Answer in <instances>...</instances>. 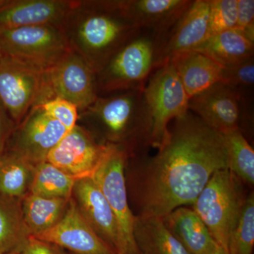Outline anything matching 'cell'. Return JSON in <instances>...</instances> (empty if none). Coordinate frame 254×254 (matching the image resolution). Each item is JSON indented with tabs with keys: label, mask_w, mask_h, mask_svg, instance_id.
Here are the masks:
<instances>
[{
	"label": "cell",
	"mask_w": 254,
	"mask_h": 254,
	"mask_svg": "<svg viewBox=\"0 0 254 254\" xmlns=\"http://www.w3.org/2000/svg\"><path fill=\"white\" fill-rule=\"evenodd\" d=\"M3 55L31 64L46 71L70 49L61 26L44 24L0 33Z\"/></svg>",
	"instance_id": "obj_8"
},
{
	"label": "cell",
	"mask_w": 254,
	"mask_h": 254,
	"mask_svg": "<svg viewBox=\"0 0 254 254\" xmlns=\"http://www.w3.org/2000/svg\"><path fill=\"white\" fill-rule=\"evenodd\" d=\"M67 132L61 124L36 105L15 127L4 150L16 153L36 165L46 161L50 152Z\"/></svg>",
	"instance_id": "obj_12"
},
{
	"label": "cell",
	"mask_w": 254,
	"mask_h": 254,
	"mask_svg": "<svg viewBox=\"0 0 254 254\" xmlns=\"http://www.w3.org/2000/svg\"><path fill=\"white\" fill-rule=\"evenodd\" d=\"M210 0H195L173 27L159 37L157 68L184 52L194 50L208 38Z\"/></svg>",
	"instance_id": "obj_14"
},
{
	"label": "cell",
	"mask_w": 254,
	"mask_h": 254,
	"mask_svg": "<svg viewBox=\"0 0 254 254\" xmlns=\"http://www.w3.org/2000/svg\"><path fill=\"white\" fill-rule=\"evenodd\" d=\"M46 100L55 97L68 100L82 113L96 100V73L74 50H69L45 71Z\"/></svg>",
	"instance_id": "obj_10"
},
{
	"label": "cell",
	"mask_w": 254,
	"mask_h": 254,
	"mask_svg": "<svg viewBox=\"0 0 254 254\" xmlns=\"http://www.w3.org/2000/svg\"><path fill=\"white\" fill-rule=\"evenodd\" d=\"M237 0H210L209 37L235 28Z\"/></svg>",
	"instance_id": "obj_29"
},
{
	"label": "cell",
	"mask_w": 254,
	"mask_h": 254,
	"mask_svg": "<svg viewBox=\"0 0 254 254\" xmlns=\"http://www.w3.org/2000/svg\"><path fill=\"white\" fill-rule=\"evenodd\" d=\"M38 106L50 118L61 124L68 131L77 125L78 110L68 100L55 97L43 102Z\"/></svg>",
	"instance_id": "obj_31"
},
{
	"label": "cell",
	"mask_w": 254,
	"mask_h": 254,
	"mask_svg": "<svg viewBox=\"0 0 254 254\" xmlns=\"http://www.w3.org/2000/svg\"><path fill=\"white\" fill-rule=\"evenodd\" d=\"M133 234L140 254H190L162 218L135 215Z\"/></svg>",
	"instance_id": "obj_22"
},
{
	"label": "cell",
	"mask_w": 254,
	"mask_h": 254,
	"mask_svg": "<svg viewBox=\"0 0 254 254\" xmlns=\"http://www.w3.org/2000/svg\"><path fill=\"white\" fill-rule=\"evenodd\" d=\"M254 245V195L246 198L236 225L229 240L230 254H252Z\"/></svg>",
	"instance_id": "obj_28"
},
{
	"label": "cell",
	"mask_w": 254,
	"mask_h": 254,
	"mask_svg": "<svg viewBox=\"0 0 254 254\" xmlns=\"http://www.w3.org/2000/svg\"><path fill=\"white\" fill-rule=\"evenodd\" d=\"M252 98L218 83L189 100V110L222 134L240 130Z\"/></svg>",
	"instance_id": "obj_11"
},
{
	"label": "cell",
	"mask_w": 254,
	"mask_h": 254,
	"mask_svg": "<svg viewBox=\"0 0 254 254\" xmlns=\"http://www.w3.org/2000/svg\"><path fill=\"white\" fill-rule=\"evenodd\" d=\"M21 200L0 195V254L16 250L30 237L23 221Z\"/></svg>",
	"instance_id": "obj_25"
},
{
	"label": "cell",
	"mask_w": 254,
	"mask_h": 254,
	"mask_svg": "<svg viewBox=\"0 0 254 254\" xmlns=\"http://www.w3.org/2000/svg\"><path fill=\"white\" fill-rule=\"evenodd\" d=\"M45 71L3 55L0 58V100L16 126L46 94Z\"/></svg>",
	"instance_id": "obj_9"
},
{
	"label": "cell",
	"mask_w": 254,
	"mask_h": 254,
	"mask_svg": "<svg viewBox=\"0 0 254 254\" xmlns=\"http://www.w3.org/2000/svg\"><path fill=\"white\" fill-rule=\"evenodd\" d=\"M73 3L68 0H7L0 8V33L37 25L61 26Z\"/></svg>",
	"instance_id": "obj_17"
},
{
	"label": "cell",
	"mask_w": 254,
	"mask_h": 254,
	"mask_svg": "<svg viewBox=\"0 0 254 254\" xmlns=\"http://www.w3.org/2000/svg\"><path fill=\"white\" fill-rule=\"evenodd\" d=\"M220 83L235 88L246 96H251L254 84V58L232 67L223 68Z\"/></svg>",
	"instance_id": "obj_30"
},
{
	"label": "cell",
	"mask_w": 254,
	"mask_h": 254,
	"mask_svg": "<svg viewBox=\"0 0 254 254\" xmlns=\"http://www.w3.org/2000/svg\"><path fill=\"white\" fill-rule=\"evenodd\" d=\"M158 41L154 32L141 30L120 48L96 73L98 94L143 91L157 68Z\"/></svg>",
	"instance_id": "obj_4"
},
{
	"label": "cell",
	"mask_w": 254,
	"mask_h": 254,
	"mask_svg": "<svg viewBox=\"0 0 254 254\" xmlns=\"http://www.w3.org/2000/svg\"><path fill=\"white\" fill-rule=\"evenodd\" d=\"M79 120L99 127L108 144L125 148L128 142L148 144L151 120L143 91L99 95L91 106L78 113Z\"/></svg>",
	"instance_id": "obj_3"
},
{
	"label": "cell",
	"mask_w": 254,
	"mask_h": 254,
	"mask_svg": "<svg viewBox=\"0 0 254 254\" xmlns=\"http://www.w3.org/2000/svg\"><path fill=\"white\" fill-rule=\"evenodd\" d=\"M70 199L46 198L31 193L23 197L21 210L30 236H38L54 227L63 218Z\"/></svg>",
	"instance_id": "obj_23"
},
{
	"label": "cell",
	"mask_w": 254,
	"mask_h": 254,
	"mask_svg": "<svg viewBox=\"0 0 254 254\" xmlns=\"http://www.w3.org/2000/svg\"><path fill=\"white\" fill-rule=\"evenodd\" d=\"M76 179L45 161L35 166L30 193L51 198L70 199Z\"/></svg>",
	"instance_id": "obj_26"
},
{
	"label": "cell",
	"mask_w": 254,
	"mask_h": 254,
	"mask_svg": "<svg viewBox=\"0 0 254 254\" xmlns=\"http://www.w3.org/2000/svg\"><path fill=\"white\" fill-rule=\"evenodd\" d=\"M194 50L229 68L253 58L254 43L240 30L232 28L209 37Z\"/></svg>",
	"instance_id": "obj_21"
},
{
	"label": "cell",
	"mask_w": 254,
	"mask_h": 254,
	"mask_svg": "<svg viewBox=\"0 0 254 254\" xmlns=\"http://www.w3.org/2000/svg\"><path fill=\"white\" fill-rule=\"evenodd\" d=\"M18 254H68L61 247L30 236L16 250Z\"/></svg>",
	"instance_id": "obj_33"
},
{
	"label": "cell",
	"mask_w": 254,
	"mask_h": 254,
	"mask_svg": "<svg viewBox=\"0 0 254 254\" xmlns=\"http://www.w3.org/2000/svg\"><path fill=\"white\" fill-rule=\"evenodd\" d=\"M193 1L189 0H120L132 22L141 30L162 37L185 14Z\"/></svg>",
	"instance_id": "obj_18"
},
{
	"label": "cell",
	"mask_w": 254,
	"mask_h": 254,
	"mask_svg": "<svg viewBox=\"0 0 254 254\" xmlns=\"http://www.w3.org/2000/svg\"><path fill=\"white\" fill-rule=\"evenodd\" d=\"M166 141L141 167L137 183L136 215L163 218L193 205L215 172L227 168L223 134L188 113L168 127Z\"/></svg>",
	"instance_id": "obj_1"
},
{
	"label": "cell",
	"mask_w": 254,
	"mask_h": 254,
	"mask_svg": "<svg viewBox=\"0 0 254 254\" xmlns=\"http://www.w3.org/2000/svg\"><path fill=\"white\" fill-rule=\"evenodd\" d=\"M210 254H230L229 252H227L226 250L222 248V247H220V246H217L215 247V250L213 251Z\"/></svg>",
	"instance_id": "obj_35"
},
{
	"label": "cell",
	"mask_w": 254,
	"mask_h": 254,
	"mask_svg": "<svg viewBox=\"0 0 254 254\" xmlns=\"http://www.w3.org/2000/svg\"><path fill=\"white\" fill-rule=\"evenodd\" d=\"M78 211L93 231L117 254L116 220L108 200L92 177L78 179L71 195Z\"/></svg>",
	"instance_id": "obj_16"
},
{
	"label": "cell",
	"mask_w": 254,
	"mask_h": 254,
	"mask_svg": "<svg viewBox=\"0 0 254 254\" xmlns=\"http://www.w3.org/2000/svg\"><path fill=\"white\" fill-rule=\"evenodd\" d=\"M169 62L190 98L221 82L223 67L195 50L177 54Z\"/></svg>",
	"instance_id": "obj_19"
},
{
	"label": "cell",
	"mask_w": 254,
	"mask_h": 254,
	"mask_svg": "<svg viewBox=\"0 0 254 254\" xmlns=\"http://www.w3.org/2000/svg\"><path fill=\"white\" fill-rule=\"evenodd\" d=\"M3 56L2 53H1V48H0V58H1V57Z\"/></svg>",
	"instance_id": "obj_39"
},
{
	"label": "cell",
	"mask_w": 254,
	"mask_h": 254,
	"mask_svg": "<svg viewBox=\"0 0 254 254\" xmlns=\"http://www.w3.org/2000/svg\"><path fill=\"white\" fill-rule=\"evenodd\" d=\"M4 150L0 147V160H1V157H2L3 153H4Z\"/></svg>",
	"instance_id": "obj_37"
},
{
	"label": "cell",
	"mask_w": 254,
	"mask_h": 254,
	"mask_svg": "<svg viewBox=\"0 0 254 254\" xmlns=\"http://www.w3.org/2000/svg\"></svg>",
	"instance_id": "obj_40"
},
{
	"label": "cell",
	"mask_w": 254,
	"mask_h": 254,
	"mask_svg": "<svg viewBox=\"0 0 254 254\" xmlns=\"http://www.w3.org/2000/svg\"><path fill=\"white\" fill-rule=\"evenodd\" d=\"M6 1H7V0H0V8H1L3 5L6 4Z\"/></svg>",
	"instance_id": "obj_36"
},
{
	"label": "cell",
	"mask_w": 254,
	"mask_h": 254,
	"mask_svg": "<svg viewBox=\"0 0 254 254\" xmlns=\"http://www.w3.org/2000/svg\"><path fill=\"white\" fill-rule=\"evenodd\" d=\"M110 146L98 141L84 127L76 125L50 152L46 161L76 180L92 177Z\"/></svg>",
	"instance_id": "obj_13"
},
{
	"label": "cell",
	"mask_w": 254,
	"mask_h": 254,
	"mask_svg": "<svg viewBox=\"0 0 254 254\" xmlns=\"http://www.w3.org/2000/svg\"><path fill=\"white\" fill-rule=\"evenodd\" d=\"M242 183L228 169L218 170L192 205L213 240L227 251L246 199Z\"/></svg>",
	"instance_id": "obj_5"
},
{
	"label": "cell",
	"mask_w": 254,
	"mask_h": 254,
	"mask_svg": "<svg viewBox=\"0 0 254 254\" xmlns=\"http://www.w3.org/2000/svg\"><path fill=\"white\" fill-rule=\"evenodd\" d=\"M235 28L242 31L254 43V1L237 0V18Z\"/></svg>",
	"instance_id": "obj_32"
},
{
	"label": "cell",
	"mask_w": 254,
	"mask_h": 254,
	"mask_svg": "<svg viewBox=\"0 0 254 254\" xmlns=\"http://www.w3.org/2000/svg\"><path fill=\"white\" fill-rule=\"evenodd\" d=\"M34 237L69 251L71 254H116L87 223L71 198L61 220Z\"/></svg>",
	"instance_id": "obj_15"
},
{
	"label": "cell",
	"mask_w": 254,
	"mask_h": 254,
	"mask_svg": "<svg viewBox=\"0 0 254 254\" xmlns=\"http://www.w3.org/2000/svg\"><path fill=\"white\" fill-rule=\"evenodd\" d=\"M162 219L190 254H210L218 245L192 208L180 207Z\"/></svg>",
	"instance_id": "obj_20"
},
{
	"label": "cell",
	"mask_w": 254,
	"mask_h": 254,
	"mask_svg": "<svg viewBox=\"0 0 254 254\" xmlns=\"http://www.w3.org/2000/svg\"><path fill=\"white\" fill-rule=\"evenodd\" d=\"M128 151L110 144L109 150L92 178L100 187L116 220L118 232L117 254H140L135 242V215L128 205L125 165Z\"/></svg>",
	"instance_id": "obj_7"
},
{
	"label": "cell",
	"mask_w": 254,
	"mask_h": 254,
	"mask_svg": "<svg viewBox=\"0 0 254 254\" xmlns=\"http://www.w3.org/2000/svg\"><path fill=\"white\" fill-rule=\"evenodd\" d=\"M69 48L95 73L141 30L127 16L119 1H74L62 23Z\"/></svg>",
	"instance_id": "obj_2"
},
{
	"label": "cell",
	"mask_w": 254,
	"mask_h": 254,
	"mask_svg": "<svg viewBox=\"0 0 254 254\" xmlns=\"http://www.w3.org/2000/svg\"><path fill=\"white\" fill-rule=\"evenodd\" d=\"M35 166L16 153L4 150L0 160V195L22 199L30 193Z\"/></svg>",
	"instance_id": "obj_24"
},
{
	"label": "cell",
	"mask_w": 254,
	"mask_h": 254,
	"mask_svg": "<svg viewBox=\"0 0 254 254\" xmlns=\"http://www.w3.org/2000/svg\"><path fill=\"white\" fill-rule=\"evenodd\" d=\"M0 100V147L5 150L6 142L16 127Z\"/></svg>",
	"instance_id": "obj_34"
},
{
	"label": "cell",
	"mask_w": 254,
	"mask_h": 254,
	"mask_svg": "<svg viewBox=\"0 0 254 254\" xmlns=\"http://www.w3.org/2000/svg\"><path fill=\"white\" fill-rule=\"evenodd\" d=\"M143 95L151 120L148 144L158 149L168 138L170 124L188 113L190 98L170 62L153 71Z\"/></svg>",
	"instance_id": "obj_6"
},
{
	"label": "cell",
	"mask_w": 254,
	"mask_h": 254,
	"mask_svg": "<svg viewBox=\"0 0 254 254\" xmlns=\"http://www.w3.org/2000/svg\"><path fill=\"white\" fill-rule=\"evenodd\" d=\"M227 154V168L242 182L254 183V151L241 130L223 134Z\"/></svg>",
	"instance_id": "obj_27"
},
{
	"label": "cell",
	"mask_w": 254,
	"mask_h": 254,
	"mask_svg": "<svg viewBox=\"0 0 254 254\" xmlns=\"http://www.w3.org/2000/svg\"><path fill=\"white\" fill-rule=\"evenodd\" d=\"M4 254H18L17 252H16V251H12V252H10L9 253H6Z\"/></svg>",
	"instance_id": "obj_38"
}]
</instances>
